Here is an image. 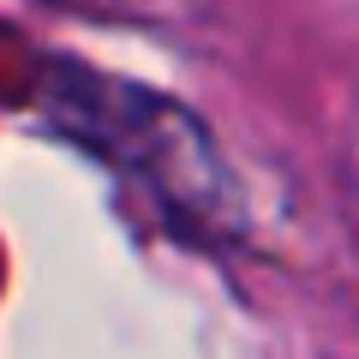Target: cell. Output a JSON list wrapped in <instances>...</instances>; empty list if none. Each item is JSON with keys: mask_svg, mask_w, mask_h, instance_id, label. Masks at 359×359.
<instances>
[{"mask_svg": "<svg viewBox=\"0 0 359 359\" xmlns=\"http://www.w3.org/2000/svg\"><path fill=\"white\" fill-rule=\"evenodd\" d=\"M42 102L78 144H90L108 168H120L162 210V222L174 233H186V240H233V228H240L233 180L222 168L210 132L180 102H162V96H150L138 84L102 78L72 60H60L48 72Z\"/></svg>", "mask_w": 359, "mask_h": 359, "instance_id": "6da1fadb", "label": "cell"}]
</instances>
